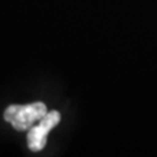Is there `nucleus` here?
<instances>
[{
	"label": "nucleus",
	"instance_id": "f03ea898",
	"mask_svg": "<svg viewBox=\"0 0 157 157\" xmlns=\"http://www.w3.org/2000/svg\"><path fill=\"white\" fill-rule=\"evenodd\" d=\"M60 122V113L56 110H51L38 122L37 126L29 128L28 132V147L33 152H39L46 147L47 135L54 127Z\"/></svg>",
	"mask_w": 157,
	"mask_h": 157
},
{
	"label": "nucleus",
	"instance_id": "f257e3e1",
	"mask_svg": "<svg viewBox=\"0 0 157 157\" xmlns=\"http://www.w3.org/2000/svg\"><path fill=\"white\" fill-rule=\"evenodd\" d=\"M47 107L43 102L29 105H11L4 110V119L17 131H26L47 114Z\"/></svg>",
	"mask_w": 157,
	"mask_h": 157
}]
</instances>
